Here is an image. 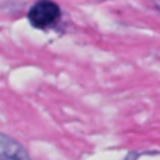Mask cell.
I'll return each mask as SVG.
<instances>
[{
  "label": "cell",
  "instance_id": "1",
  "mask_svg": "<svg viewBox=\"0 0 160 160\" xmlns=\"http://www.w3.org/2000/svg\"><path fill=\"white\" fill-rule=\"evenodd\" d=\"M61 16L59 5L51 0L36 1L28 12L30 24L36 29H48L55 25Z\"/></svg>",
  "mask_w": 160,
  "mask_h": 160
},
{
  "label": "cell",
  "instance_id": "3",
  "mask_svg": "<svg viewBox=\"0 0 160 160\" xmlns=\"http://www.w3.org/2000/svg\"><path fill=\"white\" fill-rule=\"evenodd\" d=\"M155 8H156L158 11L160 12V0H155Z\"/></svg>",
  "mask_w": 160,
  "mask_h": 160
},
{
  "label": "cell",
  "instance_id": "2",
  "mask_svg": "<svg viewBox=\"0 0 160 160\" xmlns=\"http://www.w3.org/2000/svg\"><path fill=\"white\" fill-rule=\"evenodd\" d=\"M0 160H31V158L18 140L0 132Z\"/></svg>",
  "mask_w": 160,
  "mask_h": 160
}]
</instances>
